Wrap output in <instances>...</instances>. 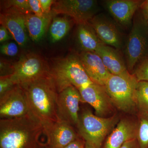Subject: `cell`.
<instances>
[{
    "label": "cell",
    "mask_w": 148,
    "mask_h": 148,
    "mask_svg": "<svg viewBox=\"0 0 148 148\" xmlns=\"http://www.w3.org/2000/svg\"><path fill=\"white\" fill-rule=\"evenodd\" d=\"M43 126L30 114L0 120V148H48Z\"/></svg>",
    "instance_id": "obj_1"
},
{
    "label": "cell",
    "mask_w": 148,
    "mask_h": 148,
    "mask_svg": "<svg viewBox=\"0 0 148 148\" xmlns=\"http://www.w3.org/2000/svg\"><path fill=\"white\" fill-rule=\"evenodd\" d=\"M19 85L25 92L29 114L44 128L58 121L56 103L58 93L49 74Z\"/></svg>",
    "instance_id": "obj_2"
},
{
    "label": "cell",
    "mask_w": 148,
    "mask_h": 148,
    "mask_svg": "<svg viewBox=\"0 0 148 148\" xmlns=\"http://www.w3.org/2000/svg\"><path fill=\"white\" fill-rule=\"evenodd\" d=\"M49 75L58 93L71 86L79 90L93 83L86 72L79 55L76 54H70L53 61Z\"/></svg>",
    "instance_id": "obj_3"
},
{
    "label": "cell",
    "mask_w": 148,
    "mask_h": 148,
    "mask_svg": "<svg viewBox=\"0 0 148 148\" xmlns=\"http://www.w3.org/2000/svg\"><path fill=\"white\" fill-rule=\"evenodd\" d=\"M138 82L135 76L127 71L121 75H111L104 86L114 106L130 113L137 108L135 93Z\"/></svg>",
    "instance_id": "obj_4"
},
{
    "label": "cell",
    "mask_w": 148,
    "mask_h": 148,
    "mask_svg": "<svg viewBox=\"0 0 148 148\" xmlns=\"http://www.w3.org/2000/svg\"><path fill=\"white\" fill-rule=\"evenodd\" d=\"M118 119L116 116L102 117L89 110L79 114L77 127L80 138L95 148H101L104 140L114 129Z\"/></svg>",
    "instance_id": "obj_5"
},
{
    "label": "cell",
    "mask_w": 148,
    "mask_h": 148,
    "mask_svg": "<svg viewBox=\"0 0 148 148\" xmlns=\"http://www.w3.org/2000/svg\"><path fill=\"white\" fill-rule=\"evenodd\" d=\"M127 70L133 72L141 60L148 56V21L140 13L135 14L125 49Z\"/></svg>",
    "instance_id": "obj_6"
},
{
    "label": "cell",
    "mask_w": 148,
    "mask_h": 148,
    "mask_svg": "<svg viewBox=\"0 0 148 148\" xmlns=\"http://www.w3.org/2000/svg\"><path fill=\"white\" fill-rule=\"evenodd\" d=\"M50 66L41 56L34 53L22 56L13 64L11 78L15 85H21L49 75Z\"/></svg>",
    "instance_id": "obj_7"
},
{
    "label": "cell",
    "mask_w": 148,
    "mask_h": 148,
    "mask_svg": "<svg viewBox=\"0 0 148 148\" xmlns=\"http://www.w3.org/2000/svg\"><path fill=\"white\" fill-rule=\"evenodd\" d=\"M98 10V2L95 0L55 1L51 8L56 15L70 16L77 25L88 23L97 15Z\"/></svg>",
    "instance_id": "obj_8"
},
{
    "label": "cell",
    "mask_w": 148,
    "mask_h": 148,
    "mask_svg": "<svg viewBox=\"0 0 148 148\" xmlns=\"http://www.w3.org/2000/svg\"><path fill=\"white\" fill-rule=\"evenodd\" d=\"M80 102L82 98L79 90L73 86L58 93L56 103L58 121L77 127L79 119Z\"/></svg>",
    "instance_id": "obj_9"
},
{
    "label": "cell",
    "mask_w": 148,
    "mask_h": 148,
    "mask_svg": "<svg viewBox=\"0 0 148 148\" xmlns=\"http://www.w3.org/2000/svg\"><path fill=\"white\" fill-rule=\"evenodd\" d=\"M29 114L25 92L19 85H16L0 97V118L12 119Z\"/></svg>",
    "instance_id": "obj_10"
},
{
    "label": "cell",
    "mask_w": 148,
    "mask_h": 148,
    "mask_svg": "<svg viewBox=\"0 0 148 148\" xmlns=\"http://www.w3.org/2000/svg\"><path fill=\"white\" fill-rule=\"evenodd\" d=\"M78 90L81 95L82 102L92 106L96 116L105 117L110 112L113 104L105 86L93 82Z\"/></svg>",
    "instance_id": "obj_11"
},
{
    "label": "cell",
    "mask_w": 148,
    "mask_h": 148,
    "mask_svg": "<svg viewBox=\"0 0 148 148\" xmlns=\"http://www.w3.org/2000/svg\"><path fill=\"white\" fill-rule=\"evenodd\" d=\"M88 23L103 43L118 50L121 49L122 47L121 34L113 21L101 14L95 15Z\"/></svg>",
    "instance_id": "obj_12"
},
{
    "label": "cell",
    "mask_w": 148,
    "mask_h": 148,
    "mask_svg": "<svg viewBox=\"0 0 148 148\" xmlns=\"http://www.w3.org/2000/svg\"><path fill=\"white\" fill-rule=\"evenodd\" d=\"M0 23L8 30L18 45L23 47L27 45L28 37L25 14L15 9H6L0 14Z\"/></svg>",
    "instance_id": "obj_13"
},
{
    "label": "cell",
    "mask_w": 148,
    "mask_h": 148,
    "mask_svg": "<svg viewBox=\"0 0 148 148\" xmlns=\"http://www.w3.org/2000/svg\"><path fill=\"white\" fill-rule=\"evenodd\" d=\"M48 148H64L79 138L72 125L65 122H54L44 127Z\"/></svg>",
    "instance_id": "obj_14"
},
{
    "label": "cell",
    "mask_w": 148,
    "mask_h": 148,
    "mask_svg": "<svg viewBox=\"0 0 148 148\" xmlns=\"http://www.w3.org/2000/svg\"><path fill=\"white\" fill-rule=\"evenodd\" d=\"M143 1L138 0H108L104 1L105 7L117 23L127 28L140 8Z\"/></svg>",
    "instance_id": "obj_15"
},
{
    "label": "cell",
    "mask_w": 148,
    "mask_h": 148,
    "mask_svg": "<svg viewBox=\"0 0 148 148\" xmlns=\"http://www.w3.org/2000/svg\"><path fill=\"white\" fill-rule=\"evenodd\" d=\"M79 58L84 68L92 82L105 86L112 75L95 52H81Z\"/></svg>",
    "instance_id": "obj_16"
},
{
    "label": "cell",
    "mask_w": 148,
    "mask_h": 148,
    "mask_svg": "<svg viewBox=\"0 0 148 148\" xmlns=\"http://www.w3.org/2000/svg\"><path fill=\"white\" fill-rule=\"evenodd\" d=\"M138 123L127 119L120 121L106 139L103 148H120L136 138Z\"/></svg>",
    "instance_id": "obj_17"
},
{
    "label": "cell",
    "mask_w": 148,
    "mask_h": 148,
    "mask_svg": "<svg viewBox=\"0 0 148 148\" xmlns=\"http://www.w3.org/2000/svg\"><path fill=\"white\" fill-rule=\"evenodd\" d=\"M95 52L112 75H121L128 71L126 63L116 49L103 43Z\"/></svg>",
    "instance_id": "obj_18"
},
{
    "label": "cell",
    "mask_w": 148,
    "mask_h": 148,
    "mask_svg": "<svg viewBox=\"0 0 148 148\" xmlns=\"http://www.w3.org/2000/svg\"><path fill=\"white\" fill-rule=\"evenodd\" d=\"M56 16L52 10L50 13L44 14L41 16L32 14L25 15L27 32L33 41L38 42L42 39Z\"/></svg>",
    "instance_id": "obj_19"
},
{
    "label": "cell",
    "mask_w": 148,
    "mask_h": 148,
    "mask_svg": "<svg viewBox=\"0 0 148 148\" xmlns=\"http://www.w3.org/2000/svg\"><path fill=\"white\" fill-rule=\"evenodd\" d=\"M76 40L81 52H95L103 43L88 23L77 25Z\"/></svg>",
    "instance_id": "obj_20"
},
{
    "label": "cell",
    "mask_w": 148,
    "mask_h": 148,
    "mask_svg": "<svg viewBox=\"0 0 148 148\" xmlns=\"http://www.w3.org/2000/svg\"><path fill=\"white\" fill-rule=\"evenodd\" d=\"M71 22L66 17H54L49 28V36L52 43L63 39L71 30Z\"/></svg>",
    "instance_id": "obj_21"
},
{
    "label": "cell",
    "mask_w": 148,
    "mask_h": 148,
    "mask_svg": "<svg viewBox=\"0 0 148 148\" xmlns=\"http://www.w3.org/2000/svg\"><path fill=\"white\" fill-rule=\"evenodd\" d=\"M136 107L140 113H148V82H138L136 87Z\"/></svg>",
    "instance_id": "obj_22"
},
{
    "label": "cell",
    "mask_w": 148,
    "mask_h": 148,
    "mask_svg": "<svg viewBox=\"0 0 148 148\" xmlns=\"http://www.w3.org/2000/svg\"><path fill=\"white\" fill-rule=\"evenodd\" d=\"M136 139L140 148H148V113H140Z\"/></svg>",
    "instance_id": "obj_23"
},
{
    "label": "cell",
    "mask_w": 148,
    "mask_h": 148,
    "mask_svg": "<svg viewBox=\"0 0 148 148\" xmlns=\"http://www.w3.org/2000/svg\"><path fill=\"white\" fill-rule=\"evenodd\" d=\"M3 1V5L4 9H15L25 15L32 14L28 0H8Z\"/></svg>",
    "instance_id": "obj_24"
},
{
    "label": "cell",
    "mask_w": 148,
    "mask_h": 148,
    "mask_svg": "<svg viewBox=\"0 0 148 148\" xmlns=\"http://www.w3.org/2000/svg\"><path fill=\"white\" fill-rule=\"evenodd\" d=\"M132 72L138 82H148V56L141 60L135 66Z\"/></svg>",
    "instance_id": "obj_25"
},
{
    "label": "cell",
    "mask_w": 148,
    "mask_h": 148,
    "mask_svg": "<svg viewBox=\"0 0 148 148\" xmlns=\"http://www.w3.org/2000/svg\"><path fill=\"white\" fill-rule=\"evenodd\" d=\"M17 43L7 42L4 43L1 45L0 51L1 54L7 56H14L18 52V47Z\"/></svg>",
    "instance_id": "obj_26"
},
{
    "label": "cell",
    "mask_w": 148,
    "mask_h": 148,
    "mask_svg": "<svg viewBox=\"0 0 148 148\" xmlns=\"http://www.w3.org/2000/svg\"><path fill=\"white\" fill-rule=\"evenodd\" d=\"M15 85H16L14 83L10 75L0 77V97L9 91Z\"/></svg>",
    "instance_id": "obj_27"
},
{
    "label": "cell",
    "mask_w": 148,
    "mask_h": 148,
    "mask_svg": "<svg viewBox=\"0 0 148 148\" xmlns=\"http://www.w3.org/2000/svg\"><path fill=\"white\" fill-rule=\"evenodd\" d=\"M13 72V64L1 58L0 61V77L11 75Z\"/></svg>",
    "instance_id": "obj_28"
},
{
    "label": "cell",
    "mask_w": 148,
    "mask_h": 148,
    "mask_svg": "<svg viewBox=\"0 0 148 148\" xmlns=\"http://www.w3.org/2000/svg\"><path fill=\"white\" fill-rule=\"evenodd\" d=\"M32 12L37 16H42L44 14L42 9L39 0H28Z\"/></svg>",
    "instance_id": "obj_29"
},
{
    "label": "cell",
    "mask_w": 148,
    "mask_h": 148,
    "mask_svg": "<svg viewBox=\"0 0 148 148\" xmlns=\"http://www.w3.org/2000/svg\"><path fill=\"white\" fill-rule=\"evenodd\" d=\"M54 1L52 0H39L42 9L44 14L50 13Z\"/></svg>",
    "instance_id": "obj_30"
},
{
    "label": "cell",
    "mask_w": 148,
    "mask_h": 148,
    "mask_svg": "<svg viewBox=\"0 0 148 148\" xmlns=\"http://www.w3.org/2000/svg\"><path fill=\"white\" fill-rule=\"evenodd\" d=\"M10 34L6 27L1 25L0 27V42H5L11 39Z\"/></svg>",
    "instance_id": "obj_31"
},
{
    "label": "cell",
    "mask_w": 148,
    "mask_h": 148,
    "mask_svg": "<svg viewBox=\"0 0 148 148\" xmlns=\"http://www.w3.org/2000/svg\"><path fill=\"white\" fill-rule=\"evenodd\" d=\"M86 142L81 138H79L64 148H85Z\"/></svg>",
    "instance_id": "obj_32"
},
{
    "label": "cell",
    "mask_w": 148,
    "mask_h": 148,
    "mask_svg": "<svg viewBox=\"0 0 148 148\" xmlns=\"http://www.w3.org/2000/svg\"><path fill=\"white\" fill-rule=\"evenodd\" d=\"M120 148H140L137 139L129 140L124 143Z\"/></svg>",
    "instance_id": "obj_33"
},
{
    "label": "cell",
    "mask_w": 148,
    "mask_h": 148,
    "mask_svg": "<svg viewBox=\"0 0 148 148\" xmlns=\"http://www.w3.org/2000/svg\"><path fill=\"white\" fill-rule=\"evenodd\" d=\"M140 8L143 16L148 21V0L143 1Z\"/></svg>",
    "instance_id": "obj_34"
},
{
    "label": "cell",
    "mask_w": 148,
    "mask_h": 148,
    "mask_svg": "<svg viewBox=\"0 0 148 148\" xmlns=\"http://www.w3.org/2000/svg\"><path fill=\"white\" fill-rule=\"evenodd\" d=\"M85 148H95L93 146L91 145H90V144H88V143H86L85 144Z\"/></svg>",
    "instance_id": "obj_35"
}]
</instances>
